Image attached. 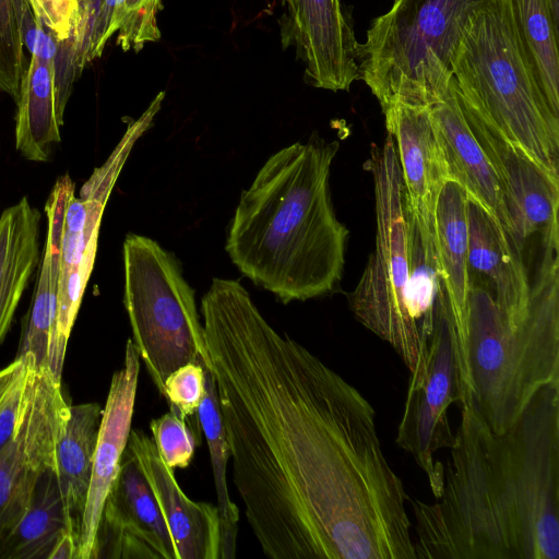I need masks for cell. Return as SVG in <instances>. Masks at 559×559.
I'll use <instances>...</instances> for the list:
<instances>
[{"label":"cell","mask_w":559,"mask_h":559,"mask_svg":"<svg viewBox=\"0 0 559 559\" xmlns=\"http://www.w3.org/2000/svg\"><path fill=\"white\" fill-rule=\"evenodd\" d=\"M233 480L272 559H416L369 401L263 317L237 281L201 299Z\"/></svg>","instance_id":"1"},{"label":"cell","mask_w":559,"mask_h":559,"mask_svg":"<svg viewBox=\"0 0 559 559\" xmlns=\"http://www.w3.org/2000/svg\"><path fill=\"white\" fill-rule=\"evenodd\" d=\"M459 409L439 497L409 498L416 559H559V381L503 432Z\"/></svg>","instance_id":"2"},{"label":"cell","mask_w":559,"mask_h":559,"mask_svg":"<svg viewBox=\"0 0 559 559\" xmlns=\"http://www.w3.org/2000/svg\"><path fill=\"white\" fill-rule=\"evenodd\" d=\"M336 141L312 136L272 154L241 192L226 251L255 285L287 304L335 292L348 229L337 219L330 171Z\"/></svg>","instance_id":"3"},{"label":"cell","mask_w":559,"mask_h":559,"mask_svg":"<svg viewBox=\"0 0 559 559\" xmlns=\"http://www.w3.org/2000/svg\"><path fill=\"white\" fill-rule=\"evenodd\" d=\"M559 258L542 254L537 309L525 324L504 314L483 289L469 287L456 330L459 407L468 403L495 432L506 431L532 397L559 381Z\"/></svg>","instance_id":"4"},{"label":"cell","mask_w":559,"mask_h":559,"mask_svg":"<svg viewBox=\"0 0 559 559\" xmlns=\"http://www.w3.org/2000/svg\"><path fill=\"white\" fill-rule=\"evenodd\" d=\"M451 70L464 109L559 177V116L543 94L508 0H490L473 13Z\"/></svg>","instance_id":"5"},{"label":"cell","mask_w":559,"mask_h":559,"mask_svg":"<svg viewBox=\"0 0 559 559\" xmlns=\"http://www.w3.org/2000/svg\"><path fill=\"white\" fill-rule=\"evenodd\" d=\"M490 0H394L356 48L360 79L382 112L431 107L447 94L451 60L466 22Z\"/></svg>","instance_id":"6"},{"label":"cell","mask_w":559,"mask_h":559,"mask_svg":"<svg viewBox=\"0 0 559 559\" xmlns=\"http://www.w3.org/2000/svg\"><path fill=\"white\" fill-rule=\"evenodd\" d=\"M123 265L132 341L163 396L173 371L190 362L206 366L195 294L175 255L146 236L126 237Z\"/></svg>","instance_id":"7"},{"label":"cell","mask_w":559,"mask_h":559,"mask_svg":"<svg viewBox=\"0 0 559 559\" xmlns=\"http://www.w3.org/2000/svg\"><path fill=\"white\" fill-rule=\"evenodd\" d=\"M365 167L373 180L376 245L357 286L348 296L349 308L365 328L399 354L412 372L425 350L408 313L404 186L395 143L390 134L381 146L372 145Z\"/></svg>","instance_id":"8"},{"label":"cell","mask_w":559,"mask_h":559,"mask_svg":"<svg viewBox=\"0 0 559 559\" xmlns=\"http://www.w3.org/2000/svg\"><path fill=\"white\" fill-rule=\"evenodd\" d=\"M459 399L456 325L443 284L436 300L431 337L421 360L409 372L395 440L426 474L435 498L441 492L443 479V464L436 454L454 443L448 414Z\"/></svg>","instance_id":"9"},{"label":"cell","mask_w":559,"mask_h":559,"mask_svg":"<svg viewBox=\"0 0 559 559\" xmlns=\"http://www.w3.org/2000/svg\"><path fill=\"white\" fill-rule=\"evenodd\" d=\"M19 358L27 364V390L14 437L0 451V542L27 510L39 475L56 464L70 407L47 367H35L29 355Z\"/></svg>","instance_id":"10"},{"label":"cell","mask_w":559,"mask_h":559,"mask_svg":"<svg viewBox=\"0 0 559 559\" xmlns=\"http://www.w3.org/2000/svg\"><path fill=\"white\" fill-rule=\"evenodd\" d=\"M462 110L498 176L520 246L524 248L533 236L543 239L558 234L559 177L479 117L463 107Z\"/></svg>","instance_id":"11"},{"label":"cell","mask_w":559,"mask_h":559,"mask_svg":"<svg viewBox=\"0 0 559 559\" xmlns=\"http://www.w3.org/2000/svg\"><path fill=\"white\" fill-rule=\"evenodd\" d=\"M98 558L176 559L153 491L127 448L104 503L93 554Z\"/></svg>","instance_id":"12"},{"label":"cell","mask_w":559,"mask_h":559,"mask_svg":"<svg viewBox=\"0 0 559 559\" xmlns=\"http://www.w3.org/2000/svg\"><path fill=\"white\" fill-rule=\"evenodd\" d=\"M468 288L485 290L497 307L519 324L535 314L537 296L532 288L523 248L478 201L467 195Z\"/></svg>","instance_id":"13"},{"label":"cell","mask_w":559,"mask_h":559,"mask_svg":"<svg viewBox=\"0 0 559 559\" xmlns=\"http://www.w3.org/2000/svg\"><path fill=\"white\" fill-rule=\"evenodd\" d=\"M284 4L306 82L332 92L348 91L360 79L358 41L341 0H284Z\"/></svg>","instance_id":"14"},{"label":"cell","mask_w":559,"mask_h":559,"mask_svg":"<svg viewBox=\"0 0 559 559\" xmlns=\"http://www.w3.org/2000/svg\"><path fill=\"white\" fill-rule=\"evenodd\" d=\"M139 372L140 355L132 338H129L123 365L112 376L103 409L75 559H93L104 503L119 473L131 431Z\"/></svg>","instance_id":"15"},{"label":"cell","mask_w":559,"mask_h":559,"mask_svg":"<svg viewBox=\"0 0 559 559\" xmlns=\"http://www.w3.org/2000/svg\"><path fill=\"white\" fill-rule=\"evenodd\" d=\"M127 449L145 476L173 539L176 559H221L218 509L188 498L151 437L131 430Z\"/></svg>","instance_id":"16"},{"label":"cell","mask_w":559,"mask_h":559,"mask_svg":"<svg viewBox=\"0 0 559 559\" xmlns=\"http://www.w3.org/2000/svg\"><path fill=\"white\" fill-rule=\"evenodd\" d=\"M74 185L68 175L60 177L46 202L47 236L36 289L27 314L16 358L31 355L35 367H47L61 381L66 348L57 333L58 282L63 218Z\"/></svg>","instance_id":"17"},{"label":"cell","mask_w":559,"mask_h":559,"mask_svg":"<svg viewBox=\"0 0 559 559\" xmlns=\"http://www.w3.org/2000/svg\"><path fill=\"white\" fill-rule=\"evenodd\" d=\"M429 111L447 162L449 178L484 205L516 240L498 176L468 126L452 79L445 96L429 107Z\"/></svg>","instance_id":"18"},{"label":"cell","mask_w":559,"mask_h":559,"mask_svg":"<svg viewBox=\"0 0 559 559\" xmlns=\"http://www.w3.org/2000/svg\"><path fill=\"white\" fill-rule=\"evenodd\" d=\"M383 115L388 134L395 140L405 194L414 203L436 209L450 178L429 107L397 104Z\"/></svg>","instance_id":"19"},{"label":"cell","mask_w":559,"mask_h":559,"mask_svg":"<svg viewBox=\"0 0 559 559\" xmlns=\"http://www.w3.org/2000/svg\"><path fill=\"white\" fill-rule=\"evenodd\" d=\"M408 260V313L415 333L426 350L433 330L436 300L441 276L433 207L414 203L403 191Z\"/></svg>","instance_id":"20"},{"label":"cell","mask_w":559,"mask_h":559,"mask_svg":"<svg viewBox=\"0 0 559 559\" xmlns=\"http://www.w3.org/2000/svg\"><path fill=\"white\" fill-rule=\"evenodd\" d=\"M39 222L26 197L0 216V343L38 263Z\"/></svg>","instance_id":"21"},{"label":"cell","mask_w":559,"mask_h":559,"mask_svg":"<svg viewBox=\"0 0 559 559\" xmlns=\"http://www.w3.org/2000/svg\"><path fill=\"white\" fill-rule=\"evenodd\" d=\"M66 533L76 539L55 464L39 475L27 510L0 542V559H49Z\"/></svg>","instance_id":"22"},{"label":"cell","mask_w":559,"mask_h":559,"mask_svg":"<svg viewBox=\"0 0 559 559\" xmlns=\"http://www.w3.org/2000/svg\"><path fill=\"white\" fill-rule=\"evenodd\" d=\"M102 416L103 409L96 403L70 406L56 447L57 476L76 540L91 484Z\"/></svg>","instance_id":"23"},{"label":"cell","mask_w":559,"mask_h":559,"mask_svg":"<svg viewBox=\"0 0 559 559\" xmlns=\"http://www.w3.org/2000/svg\"><path fill=\"white\" fill-rule=\"evenodd\" d=\"M53 74L51 59L31 55L16 100L15 147L32 162H46L61 140Z\"/></svg>","instance_id":"24"},{"label":"cell","mask_w":559,"mask_h":559,"mask_svg":"<svg viewBox=\"0 0 559 559\" xmlns=\"http://www.w3.org/2000/svg\"><path fill=\"white\" fill-rule=\"evenodd\" d=\"M435 233L441 276L459 330L463 323L468 294V223L467 193L454 180H447L438 195Z\"/></svg>","instance_id":"25"},{"label":"cell","mask_w":559,"mask_h":559,"mask_svg":"<svg viewBox=\"0 0 559 559\" xmlns=\"http://www.w3.org/2000/svg\"><path fill=\"white\" fill-rule=\"evenodd\" d=\"M520 40L544 96L559 116V24L549 0H508Z\"/></svg>","instance_id":"26"},{"label":"cell","mask_w":559,"mask_h":559,"mask_svg":"<svg viewBox=\"0 0 559 559\" xmlns=\"http://www.w3.org/2000/svg\"><path fill=\"white\" fill-rule=\"evenodd\" d=\"M198 419L204 431L212 465L221 525V559H234L239 522V509L231 501L227 487V463L230 457L226 430L222 420L217 390L205 366V394L198 408Z\"/></svg>","instance_id":"27"},{"label":"cell","mask_w":559,"mask_h":559,"mask_svg":"<svg viewBox=\"0 0 559 559\" xmlns=\"http://www.w3.org/2000/svg\"><path fill=\"white\" fill-rule=\"evenodd\" d=\"M27 0H0V91L16 103L27 68L21 17Z\"/></svg>","instance_id":"28"},{"label":"cell","mask_w":559,"mask_h":559,"mask_svg":"<svg viewBox=\"0 0 559 559\" xmlns=\"http://www.w3.org/2000/svg\"><path fill=\"white\" fill-rule=\"evenodd\" d=\"M162 0H116L109 37L118 32L117 44L128 51H140L146 43L157 41L160 32L156 14Z\"/></svg>","instance_id":"29"},{"label":"cell","mask_w":559,"mask_h":559,"mask_svg":"<svg viewBox=\"0 0 559 559\" xmlns=\"http://www.w3.org/2000/svg\"><path fill=\"white\" fill-rule=\"evenodd\" d=\"M150 429L159 455L169 467L185 468L190 464L200 438L187 421L169 411L152 419Z\"/></svg>","instance_id":"30"},{"label":"cell","mask_w":559,"mask_h":559,"mask_svg":"<svg viewBox=\"0 0 559 559\" xmlns=\"http://www.w3.org/2000/svg\"><path fill=\"white\" fill-rule=\"evenodd\" d=\"M205 394V366L190 362L173 371L164 384L169 411L190 424ZM190 426V425H189ZM191 427V426H190ZM198 437V436H197Z\"/></svg>","instance_id":"31"},{"label":"cell","mask_w":559,"mask_h":559,"mask_svg":"<svg viewBox=\"0 0 559 559\" xmlns=\"http://www.w3.org/2000/svg\"><path fill=\"white\" fill-rule=\"evenodd\" d=\"M105 0H78L79 15L74 31L75 63L81 72L84 66L98 58L106 45L103 25Z\"/></svg>","instance_id":"32"},{"label":"cell","mask_w":559,"mask_h":559,"mask_svg":"<svg viewBox=\"0 0 559 559\" xmlns=\"http://www.w3.org/2000/svg\"><path fill=\"white\" fill-rule=\"evenodd\" d=\"M35 16L58 39L64 40L75 31L79 15L78 0H27Z\"/></svg>","instance_id":"33"},{"label":"cell","mask_w":559,"mask_h":559,"mask_svg":"<svg viewBox=\"0 0 559 559\" xmlns=\"http://www.w3.org/2000/svg\"><path fill=\"white\" fill-rule=\"evenodd\" d=\"M25 360V359H24ZM27 390V364L0 402V451L13 439L24 407Z\"/></svg>","instance_id":"34"},{"label":"cell","mask_w":559,"mask_h":559,"mask_svg":"<svg viewBox=\"0 0 559 559\" xmlns=\"http://www.w3.org/2000/svg\"><path fill=\"white\" fill-rule=\"evenodd\" d=\"M24 368L25 360L23 358H15L13 362L0 370V402L5 396Z\"/></svg>","instance_id":"35"},{"label":"cell","mask_w":559,"mask_h":559,"mask_svg":"<svg viewBox=\"0 0 559 559\" xmlns=\"http://www.w3.org/2000/svg\"><path fill=\"white\" fill-rule=\"evenodd\" d=\"M76 539L72 533L63 534L55 545L49 559H75Z\"/></svg>","instance_id":"36"},{"label":"cell","mask_w":559,"mask_h":559,"mask_svg":"<svg viewBox=\"0 0 559 559\" xmlns=\"http://www.w3.org/2000/svg\"><path fill=\"white\" fill-rule=\"evenodd\" d=\"M555 20L559 24V0H549Z\"/></svg>","instance_id":"37"}]
</instances>
